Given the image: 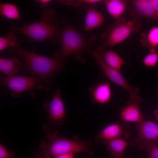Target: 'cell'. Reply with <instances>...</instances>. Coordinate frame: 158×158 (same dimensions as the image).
<instances>
[{"instance_id":"14","label":"cell","mask_w":158,"mask_h":158,"mask_svg":"<svg viewBox=\"0 0 158 158\" xmlns=\"http://www.w3.org/2000/svg\"><path fill=\"white\" fill-rule=\"evenodd\" d=\"M139 104L129 101L126 107L120 110V121L125 123H139L144 120L140 109Z\"/></svg>"},{"instance_id":"25","label":"cell","mask_w":158,"mask_h":158,"mask_svg":"<svg viewBox=\"0 0 158 158\" xmlns=\"http://www.w3.org/2000/svg\"><path fill=\"white\" fill-rule=\"evenodd\" d=\"M14 152L13 151H8L3 145L0 144V158H13Z\"/></svg>"},{"instance_id":"23","label":"cell","mask_w":158,"mask_h":158,"mask_svg":"<svg viewBox=\"0 0 158 158\" xmlns=\"http://www.w3.org/2000/svg\"><path fill=\"white\" fill-rule=\"evenodd\" d=\"M143 59L142 62L144 66L155 67L158 62V51L157 49H151Z\"/></svg>"},{"instance_id":"2","label":"cell","mask_w":158,"mask_h":158,"mask_svg":"<svg viewBox=\"0 0 158 158\" xmlns=\"http://www.w3.org/2000/svg\"><path fill=\"white\" fill-rule=\"evenodd\" d=\"M62 27L59 42L60 49L54 53V58L67 59L72 55L81 64L86 62L84 53L96 43L97 37L95 34L87 38L73 25L65 21Z\"/></svg>"},{"instance_id":"6","label":"cell","mask_w":158,"mask_h":158,"mask_svg":"<svg viewBox=\"0 0 158 158\" xmlns=\"http://www.w3.org/2000/svg\"><path fill=\"white\" fill-rule=\"evenodd\" d=\"M0 83L11 90L10 95L14 98L19 97L21 93L29 91L31 96L35 97L36 90H44L47 91L43 81L35 77L19 76L3 77L0 75Z\"/></svg>"},{"instance_id":"4","label":"cell","mask_w":158,"mask_h":158,"mask_svg":"<svg viewBox=\"0 0 158 158\" xmlns=\"http://www.w3.org/2000/svg\"><path fill=\"white\" fill-rule=\"evenodd\" d=\"M57 131L50 133L47 136L49 140L46 143H41L44 156L50 155L54 156L65 153L74 154L84 152L93 155V152L90 150L89 146L92 143V140L85 141L80 139L78 136L75 135L71 139L58 136Z\"/></svg>"},{"instance_id":"12","label":"cell","mask_w":158,"mask_h":158,"mask_svg":"<svg viewBox=\"0 0 158 158\" xmlns=\"http://www.w3.org/2000/svg\"><path fill=\"white\" fill-rule=\"evenodd\" d=\"M89 91L93 104L106 103L110 101L111 97V84L108 82L95 84L89 88Z\"/></svg>"},{"instance_id":"15","label":"cell","mask_w":158,"mask_h":158,"mask_svg":"<svg viewBox=\"0 0 158 158\" xmlns=\"http://www.w3.org/2000/svg\"><path fill=\"white\" fill-rule=\"evenodd\" d=\"M104 19L102 14L96 9L95 5L87 7L85 11L84 32H87L100 27Z\"/></svg>"},{"instance_id":"28","label":"cell","mask_w":158,"mask_h":158,"mask_svg":"<svg viewBox=\"0 0 158 158\" xmlns=\"http://www.w3.org/2000/svg\"><path fill=\"white\" fill-rule=\"evenodd\" d=\"M74 154L65 153L54 156V158H75Z\"/></svg>"},{"instance_id":"27","label":"cell","mask_w":158,"mask_h":158,"mask_svg":"<svg viewBox=\"0 0 158 158\" xmlns=\"http://www.w3.org/2000/svg\"><path fill=\"white\" fill-rule=\"evenodd\" d=\"M154 11L158 14V0H148Z\"/></svg>"},{"instance_id":"1","label":"cell","mask_w":158,"mask_h":158,"mask_svg":"<svg viewBox=\"0 0 158 158\" xmlns=\"http://www.w3.org/2000/svg\"><path fill=\"white\" fill-rule=\"evenodd\" d=\"M12 50L24 61V70L43 81L47 91L50 90V84L56 73L64 70L67 60L44 56L36 53L34 49H25L20 45L12 48Z\"/></svg>"},{"instance_id":"20","label":"cell","mask_w":158,"mask_h":158,"mask_svg":"<svg viewBox=\"0 0 158 158\" xmlns=\"http://www.w3.org/2000/svg\"><path fill=\"white\" fill-rule=\"evenodd\" d=\"M0 14L2 17L8 19L20 20L18 8L11 3H0Z\"/></svg>"},{"instance_id":"30","label":"cell","mask_w":158,"mask_h":158,"mask_svg":"<svg viewBox=\"0 0 158 158\" xmlns=\"http://www.w3.org/2000/svg\"><path fill=\"white\" fill-rule=\"evenodd\" d=\"M44 158H50V156L48 155L47 156H44ZM38 158H42V157H40Z\"/></svg>"},{"instance_id":"13","label":"cell","mask_w":158,"mask_h":158,"mask_svg":"<svg viewBox=\"0 0 158 158\" xmlns=\"http://www.w3.org/2000/svg\"><path fill=\"white\" fill-rule=\"evenodd\" d=\"M94 51L106 64L116 70L120 71L122 65L126 63L115 51L101 46L96 47Z\"/></svg>"},{"instance_id":"29","label":"cell","mask_w":158,"mask_h":158,"mask_svg":"<svg viewBox=\"0 0 158 158\" xmlns=\"http://www.w3.org/2000/svg\"><path fill=\"white\" fill-rule=\"evenodd\" d=\"M154 114L156 115L157 119L158 121V108L154 111Z\"/></svg>"},{"instance_id":"19","label":"cell","mask_w":158,"mask_h":158,"mask_svg":"<svg viewBox=\"0 0 158 158\" xmlns=\"http://www.w3.org/2000/svg\"><path fill=\"white\" fill-rule=\"evenodd\" d=\"M140 40V44L147 47L149 50L157 49L158 46V26H154L147 32H142Z\"/></svg>"},{"instance_id":"16","label":"cell","mask_w":158,"mask_h":158,"mask_svg":"<svg viewBox=\"0 0 158 158\" xmlns=\"http://www.w3.org/2000/svg\"><path fill=\"white\" fill-rule=\"evenodd\" d=\"M103 143L111 157L114 158H123L125 150L129 145L128 142L121 138L104 140Z\"/></svg>"},{"instance_id":"8","label":"cell","mask_w":158,"mask_h":158,"mask_svg":"<svg viewBox=\"0 0 158 158\" xmlns=\"http://www.w3.org/2000/svg\"><path fill=\"white\" fill-rule=\"evenodd\" d=\"M135 138L128 142L129 145L145 150L158 144V124L152 121L143 120L136 123Z\"/></svg>"},{"instance_id":"24","label":"cell","mask_w":158,"mask_h":158,"mask_svg":"<svg viewBox=\"0 0 158 158\" xmlns=\"http://www.w3.org/2000/svg\"><path fill=\"white\" fill-rule=\"evenodd\" d=\"M145 150L148 154V158H158V144L151 146Z\"/></svg>"},{"instance_id":"9","label":"cell","mask_w":158,"mask_h":158,"mask_svg":"<svg viewBox=\"0 0 158 158\" xmlns=\"http://www.w3.org/2000/svg\"><path fill=\"white\" fill-rule=\"evenodd\" d=\"M44 107L52 124L58 126L62 125L66 112L59 86L57 87L50 101L45 102Z\"/></svg>"},{"instance_id":"22","label":"cell","mask_w":158,"mask_h":158,"mask_svg":"<svg viewBox=\"0 0 158 158\" xmlns=\"http://www.w3.org/2000/svg\"><path fill=\"white\" fill-rule=\"evenodd\" d=\"M101 0H58V3L66 5H71L78 8L83 6H88L96 5L99 3L102 2Z\"/></svg>"},{"instance_id":"21","label":"cell","mask_w":158,"mask_h":158,"mask_svg":"<svg viewBox=\"0 0 158 158\" xmlns=\"http://www.w3.org/2000/svg\"><path fill=\"white\" fill-rule=\"evenodd\" d=\"M20 45L15 32L9 31L5 37H0V51L9 47L12 48Z\"/></svg>"},{"instance_id":"5","label":"cell","mask_w":158,"mask_h":158,"mask_svg":"<svg viewBox=\"0 0 158 158\" xmlns=\"http://www.w3.org/2000/svg\"><path fill=\"white\" fill-rule=\"evenodd\" d=\"M114 24L109 25L100 36L101 46L106 48L123 41L134 32H139L141 25L139 21L132 18L128 20L124 17L115 20Z\"/></svg>"},{"instance_id":"3","label":"cell","mask_w":158,"mask_h":158,"mask_svg":"<svg viewBox=\"0 0 158 158\" xmlns=\"http://www.w3.org/2000/svg\"><path fill=\"white\" fill-rule=\"evenodd\" d=\"M56 14L53 9L44 10L41 20L19 27L13 25L8 30L22 34L35 42H59L62 27L60 22L56 21Z\"/></svg>"},{"instance_id":"31","label":"cell","mask_w":158,"mask_h":158,"mask_svg":"<svg viewBox=\"0 0 158 158\" xmlns=\"http://www.w3.org/2000/svg\"><path fill=\"white\" fill-rule=\"evenodd\" d=\"M157 93L158 94V90L157 92Z\"/></svg>"},{"instance_id":"17","label":"cell","mask_w":158,"mask_h":158,"mask_svg":"<svg viewBox=\"0 0 158 158\" xmlns=\"http://www.w3.org/2000/svg\"><path fill=\"white\" fill-rule=\"evenodd\" d=\"M21 64L16 57L12 56L10 59L0 58V71L6 76L16 75L19 72Z\"/></svg>"},{"instance_id":"18","label":"cell","mask_w":158,"mask_h":158,"mask_svg":"<svg viewBox=\"0 0 158 158\" xmlns=\"http://www.w3.org/2000/svg\"><path fill=\"white\" fill-rule=\"evenodd\" d=\"M102 2L110 16L116 20L121 17L128 6L129 1L104 0Z\"/></svg>"},{"instance_id":"10","label":"cell","mask_w":158,"mask_h":158,"mask_svg":"<svg viewBox=\"0 0 158 158\" xmlns=\"http://www.w3.org/2000/svg\"><path fill=\"white\" fill-rule=\"evenodd\" d=\"M131 131V128L127 123L121 121L108 125L101 130L99 134L95 137L97 142L104 141L121 138L127 139Z\"/></svg>"},{"instance_id":"7","label":"cell","mask_w":158,"mask_h":158,"mask_svg":"<svg viewBox=\"0 0 158 158\" xmlns=\"http://www.w3.org/2000/svg\"><path fill=\"white\" fill-rule=\"evenodd\" d=\"M100 67L104 77L107 78L113 82L127 90L129 93L130 101L140 104L142 102L141 98L138 95L140 92V89L130 85L125 80L120 71L113 69L106 64L99 56L90 48L87 50Z\"/></svg>"},{"instance_id":"11","label":"cell","mask_w":158,"mask_h":158,"mask_svg":"<svg viewBox=\"0 0 158 158\" xmlns=\"http://www.w3.org/2000/svg\"><path fill=\"white\" fill-rule=\"evenodd\" d=\"M130 5L128 13L132 18L139 21L148 19L158 23V14L154 11L148 0L129 1Z\"/></svg>"},{"instance_id":"26","label":"cell","mask_w":158,"mask_h":158,"mask_svg":"<svg viewBox=\"0 0 158 158\" xmlns=\"http://www.w3.org/2000/svg\"><path fill=\"white\" fill-rule=\"evenodd\" d=\"M51 1L50 0H35V1L38 4L40 7L45 8Z\"/></svg>"}]
</instances>
